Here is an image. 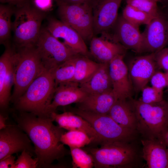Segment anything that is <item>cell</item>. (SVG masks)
I'll list each match as a JSON object with an SVG mask.
<instances>
[{
    "instance_id": "cell-10",
    "label": "cell",
    "mask_w": 168,
    "mask_h": 168,
    "mask_svg": "<svg viewBox=\"0 0 168 168\" xmlns=\"http://www.w3.org/2000/svg\"><path fill=\"white\" fill-rule=\"evenodd\" d=\"M141 34L142 53H155L168 45V22L162 9Z\"/></svg>"
},
{
    "instance_id": "cell-21",
    "label": "cell",
    "mask_w": 168,
    "mask_h": 168,
    "mask_svg": "<svg viewBox=\"0 0 168 168\" xmlns=\"http://www.w3.org/2000/svg\"><path fill=\"white\" fill-rule=\"evenodd\" d=\"M142 157L148 168H167L168 147L157 138H142Z\"/></svg>"
},
{
    "instance_id": "cell-26",
    "label": "cell",
    "mask_w": 168,
    "mask_h": 168,
    "mask_svg": "<svg viewBox=\"0 0 168 168\" xmlns=\"http://www.w3.org/2000/svg\"><path fill=\"white\" fill-rule=\"evenodd\" d=\"M14 10L11 5H0V43L8 45L12 28L11 18Z\"/></svg>"
},
{
    "instance_id": "cell-29",
    "label": "cell",
    "mask_w": 168,
    "mask_h": 168,
    "mask_svg": "<svg viewBox=\"0 0 168 168\" xmlns=\"http://www.w3.org/2000/svg\"><path fill=\"white\" fill-rule=\"evenodd\" d=\"M122 15L128 21L138 27L141 25L148 24L154 17L127 4Z\"/></svg>"
},
{
    "instance_id": "cell-5",
    "label": "cell",
    "mask_w": 168,
    "mask_h": 168,
    "mask_svg": "<svg viewBox=\"0 0 168 168\" xmlns=\"http://www.w3.org/2000/svg\"><path fill=\"white\" fill-rule=\"evenodd\" d=\"M18 49L15 54L14 89L10 98L15 102L46 69L35 46Z\"/></svg>"
},
{
    "instance_id": "cell-24",
    "label": "cell",
    "mask_w": 168,
    "mask_h": 168,
    "mask_svg": "<svg viewBox=\"0 0 168 168\" xmlns=\"http://www.w3.org/2000/svg\"><path fill=\"white\" fill-rule=\"evenodd\" d=\"M131 98L117 100L108 114L123 127L137 131V118Z\"/></svg>"
},
{
    "instance_id": "cell-19",
    "label": "cell",
    "mask_w": 168,
    "mask_h": 168,
    "mask_svg": "<svg viewBox=\"0 0 168 168\" xmlns=\"http://www.w3.org/2000/svg\"><path fill=\"white\" fill-rule=\"evenodd\" d=\"M50 116L61 128L69 130L83 131L92 139L93 143L102 144V141L97 133L91 124L81 116L72 111L58 114L55 111L51 112Z\"/></svg>"
},
{
    "instance_id": "cell-32",
    "label": "cell",
    "mask_w": 168,
    "mask_h": 168,
    "mask_svg": "<svg viewBox=\"0 0 168 168\" xmlns=\"http://www.w3.org/2000/svg\"><path fill=\"white\" fill-rule=\"evenodd\" d=\"M142 95L139 100L146 103H152L160 102L163 98V91L152 86H145L142 89Z\"/></svg>"
},
{
    "instance_id": "cell-15",
    "label": "cell",
    "mask_w": 168,
    "mask_h": 168,
    "mask_svg": "<svg viewBox=\"0 0 168 168\" xmlns=\"http://www.w3.org/2000/svg\"><path fill=\"white\" fill-rule=\"evenodd\" d=\"M90 43L91 54L100 63H109L116 57L125 55L127 49L109 31L100 37L94 36Z\"/></svg>"
},
{
    "instance_id": "cell-44",
    "label": "cell",
    "mask_w": 168,
    "mask_h": 168,
    "mask_svg": "<svg viewBox=\"0 0 168 168\" xmlns=\"http://www.w3.org/2000/svg\"><path fill=\"white\" fill-rule=\"evenodd\" d=\"M167 88H168V85H167Z\"/></svg>"
},
{
    "instance_id": "cell-25",
    "label": "cell",
    "mask_w": 168,
    "mask_h": 168,
    "mask_svg": "<svg viewBox=\"0 0 168 168\" xmlns=\"http://www.w3.org/2000/svg\"><path fill=\"white\" fill-rule=\"evenodd\" d=\"M100 63L90 59L87 56L79 55L75 59V71L72 82L80 84L89 79L97 70Z\"/></svg>"
},
{
    "instance_id": "cell-40",
    "label": "cell",
    "mask_w": 168,
    "mask_h": 168,
    "mask_svg": "<svg viewBox=\"0 0 168 168\" xmlns=\"http://www.w3.org/2000/svg\"><path fill=\"white\" fill-rule=\"evenodd\" d=\"M7 119L6 117H4L2 114L0 115V129H3L6 127V121Z\"/></svg>"
},
{
    "instance_id": "cell-8",
    "label": "cell",
    "mask_w": 168,
    "mask_h": 168,
    "mask_svg": "<svg viewBox=\"0 0 168 168\" xmlns=\"http://www.w3.org/2000/svg\"><path fill=\"white\" fill-rule=\"evenodd\" d=\"M60 20L75 30L85 42L94 36L92 6L93 3L72 4L55 0Z\"/></svg>"
},
{
    "instance_id": "cell-28",
    "label": "cell",
    "mask_w": 168,
    "mask_h": 168,
    "mask_svg": "<svg viewBox=\"0 0 168 168\" xmlns=\"http://www.w3.org/2000/svg\"><path fill=\"white\" fill-rule=\"evenodd\" d=\"M61 142L69 147L81 148L93 143L92 139L85 132L80 131L69 130L61 136Z\"/></svg>"
},
{
    "instance_id": "cell-42",
    "label": "cell",
    "mask_w": 168,
    "mask_h": 168,
    "mask_svg": "<svg viewBox=\"0 0 168 168\" xmlns=\"http://www.w3.org/2000/svg\"><path fill=\"white\" fill-rule=\"evenodd\" d=\"M166 17L168 22V6H165L163 9H162Z\"/></svg>"
},
{
    "instance_id": "cell-23",
    "label": "cell",
    "mask_w": 168,
    "mask_h": 168,
    "mask_svg": "<svg viewBox=\"0 0 168 168\" xmlns=\"http://www.w3.org/2000/svg\"><path fill=\"white\" fill-rule=\"evenodd\" d=\"M79 86L88 95L101 93L112 90L109 63H100L95 72Z\"/></svg>"
},
{
    "instance_id": "cell-9",
    "label": "cell",
    "mask_w": 168,
    "mask_h": 168,
    "mask_svg": "<svg viewBox=\"0 0 168 168\" xmlns=\"http://www.w3.org/2000/svg\"><path fill=\"white\" fill-rule=\"evenodd\" d=\"M35 46L44 68L48 70L79 55L60 41L46 27L41 28Z\"/></svg>"
},
{
    "instance_id": "cell-20",
    "label": "cell",
    "mask_w": 168,
    "mask_h": 168,
    "mask_svg": "<svg viewBox=\"0 0 168 168\" xmlns=\"http://www.w3.org/2000/svg\"><path fill=\"white\" fill-rule=\"evenodd\" d=\"M87 95L77 82H71L60 84L56 88L52 100L47 110V115L49 116L58 106L81 102Z\"/></svg>"
},
{
    "instance_id": "cell-16",
    "label": "cell",
    "mask_w": 168,
    "mask_h": 168,
    "mask_svg": "<svg viewBox=\"0 0 168 168\" xmlns=\"http://www.w3.org/2000/svg\"><path fill=\"white\" fill-rule=\"evenodd\" d=\"M47 29L54 37L63 40L64 43L77 54L87 56L88 51L81 36L74 29L53 17L48 18Z\"/></svg>"
},
{
    "instance_id": "cell-17",
    "label": "cell",
    "mask_w": 168,
    "mask_h": 168,
    "mask_svg": "<svg viewBox=\"0 0 168 168\" xmlns=\"http://www.w3.org/2000/svg\"><path fill=\"white\" fill-rule=\"evenodd\" d=\"M116 40L127 49L142 53V35L139 27L125 20L122 15L110 31Z\"/></svg>"
},
{
    "instance_id": "cell-2",
    "label": "cell",
    "mask_w": 168,
    "mask_h": 168,
    "mask_svg": "<svg viewBox=\"0 0 168 168\" xmlns=\"http://www.w3.org/2000/svg\"><path fill=\"white\" fill-rule=\"evenodd\" d=\"M136 115L137 132L143 138L162 140L168 129V101L163 99L155 103H146L131 98Z\"/></svg>"
},
{
    "instance_id": "cell-30",
    "label": "cell",
    "mask_w": 168,
    "mask_h": 168,
    "mask_svg": "<svg viewBox=\"0 0 168 168\" xmlns=\"http://www.w3.org/2000/svg\"><path fill=\"white\" fill-rule=\"evenodd\" d=\"M70 148L73 168H91L94 167L92 156L86 150L79 147Z\"/></svg>"
},
{
    "instance_id": "cell-7",
    "label": "cell",
    "mask_w": 168,
    "mask_h": 168,
    "mask_svg": "<svg viewBox=\"0 0 168 168\" xmlns=\"http://www.w3.org/2000/svg\"><path fill=\"white\" fill-rule=\"evenodd\" d=\"M72 112L82 117L91 124L100 138L102 145L116 142H132L137 137V131L123 127L108 114H97L77 108L72 110Z\"/></svg>"
},
{
    "instance_id": "cell-36",
    "label": "cell",
    "mask_w": 168,
    "mask_h": 168,
    "mask_svg": "<svg viewBox=\"0 0 168 168\" xmlns=\"http://www.w3.org/2000/svg\"><path fill=\"white\" fill-rule=\"evenodd\" d=\"M53 0H32L33 6L38 10L45 12L51 9Z\"/></svg>"
},
{
    "instance_id": "cell-13",
    "label": "cell",
    "mask_w": 168,
    "mask_h": 168,
    "mask_svg": "<svg viewBox=\"0 0 168 168\" xmlns=\"http://www.w3.org/2000/svg\"><path fill=\"white\" fill-rule=\"evenodd\" d=\"M122 0H96L92 6L94 36L109 31L115 24Z\"/></svg>"
},
{
    "instance_id": "cell-22",
    "label": "cell",
    "mask_w": 168,
    "mask_h": 168,
    "mask_svg": "<svg viewBox=\"0 0 168 168\" xmlns=\"http://www.w3.org/2000/svg\"><path fill=\"white\" fill-rule=\"evenodd\" d=\"M112 90L105 92L88 95L81 102L77 103V109L99 114H108L117 100Z\"/></svg>"
},
{
    "instance_id": "cell-12",
    "label": "cell",
    "mask_w": 168,
    "mask_h": 168,
    "mask_svg": "<svg viewBox=\"0 0 168 168\" xmlns=\"http://www.w3.org/2000/svg\"><path fill=\"white\" fill-rule=\"evenodd\" d=\"M127 67L134 91L136 93L141 91L147 86L158 68L154 53L133 58Z\"/></svg>"
},
{
    "instance_id": "cell-4",
    "label": "cell",
    "mask_w": 168,
    "mask_h": 168,
    "mask_svg": "<svg viewBox=\"0 0 168 168\" xmlns=\"http://www.w3.org/2000/svg\"><path fill=\"white\" fill-rule=\"evenodd\" d=\"M84 149L92 156L95 168H133L139 164L138 151L132 142H116Z\"/></svg>"
},
{
    "instance_id": "cell-37",
    "label": "cell",
    "mask_w": 168,
    "mask_h": 168,
    "mask_svg": "<svg viewBox=\"0 0 168 168\" xmlns=\"http://www.w3.org/2000/svg\"><path fill=\"white\" fill-rule=\"evenodd\" d=\"M15 157L11 155L0 160V168H10L15 163Z\"/></svg>"
},
{
    "instance_id": "cell-31",
    "label": "cell",
    "mask_w": 168,
    "mask_h": 168,
    "mask_svg": "<svg viewBox=\"0 0 168 168\" xmlns=\"http://www.w3.org/2000/svg\"><path fill=\"white\" fill-rule=\"evenodd\" d=\"M127 4L144 12L153 16L157 13L158 0H126Z\"/></svg>"
},
{
    "instance_id": "cell-43",
    "label": "cell",
    "mask_w": 168,
    "mask_h": 168,
    "mask_svg": "<svg viewBox=\"0 0 168 168\" xmlns=\"http://www.w3.org/2000/svg\"><path fill=\"white\" fill-rule=\"evenodd\" d=\"M158 2H160L164 6H168V0H158Z\"/></svg>"
},
{
    "instance_id": "cell-6",
    "label": "cell",
    "mask_w": 168,
    "mask_h": 168,
    "mask_svg": "<svg viewBox=\"0 0 168 168\" xmlns=\"http://www.w3.org/2000/svg\"><path fill=\"white\" fill-rule=\"evenodd\" d=\"M12 23L14 39L18 48L35 46L41 29L45 12L29 3L14 10Z\"/></svg>"
},
{
    "instance_id": "cell-14",
    "label": "cell",
    "mask_w": 168,
    "mask_h": 168,
    "mask_svg": "<svg viewBox=\"0 0 168 168\" xmlns=\"http://www.w3.org/2000/svg\"><path fill=\"white\" fill-rule=\"evenodd\" d=\"M124 55H118L109 63L112 91L117 100L132 98L134 91L127 66L124 61Z\"/></svg>"
},
{
    "instance_id": "cell-27",
    "label": "cell",
    "mask_w": 168,
    "mask_h": 168,
    "mask_svg": "<svg viewBox=\"0 0 168 168\" xmlns=\"http://www.w3.org/2000/svg\"><path fill=\"white\" fill-rule=\"evenodd\" d=\"M76 56L60 64L53 69L56 88L60 84L72 81L75 74Z\"/></svg>"
},
{
    "instance_id": "cell-1",
    "label": "cell",
    "mask_w": 168,
    "mask_h": 168,
    "mask_svg": "<svg viewBox=\"0 0 168 168\" xmlns=\"http://www.w3.org/2000/svg\"><path fill=\"white\" fill-rule=\"evenodd\" d=\"M17 125L34 145L38 166L49 167L68 153L60 141L64 129L54 125L50 116H40L22 111L15 117Z\"/></svg>"
},
{
    "instance_id": "cell-35",
    "label": "cell",
    "mask_w": 168,
    "mask_h": 168,
    "mask_svg": "<svg viewBox=\"0 0 168 168\" xmlns=\"http://www.w3.org/2000/svg\"><path fill=\"white\" fill-rule=\"evenodd\" d=\"M155 59L158 68L168 73V45L155 53Z\"/></svg>"
},
{
    "instance_id": "cell-11",
    "label": "cell",
    "mask_w": 168,
    "mask_h": 168,
    "mask_svg": "<svg viewBox=\"0 0 168 168\" xmlns=\"http://www.w3.org/2000/svg\"><path fill=\"white\" fill-rule=\"evenodd\" d=\"M17 125H7L0 131V160L13 154L26 150L35 155L31 140Z\"/></svg>"
},
{
    "instance_id": "cell-18",
    "label": "cell",
    "mask_w": 168,
    "mask_h": 168,
    "mask_svg": "<svg viewBox=\"0 0 168 168\" xmlns=\"http://www.w3.org/2000/svg\"><path fill=\"white\" fill-rule=\"evenodd\" d=\"M15 51L7 46L0 58V106L6 107L10 100L11 91L14 80Z\"/></svg>"
},
{
    "instance_id": "cell-34",
    "label": "cell",
    "mask_w": 168,
    "mask_h": 168,
    "mask_svg": "<svg viewBox=\"0 0 168 168\" xmlns=\"http://www.w3.org/2000/svg\"><path fill=\"white\" fill-rule=\"evenodd\" d=\"M150 81L152 86L163 91L167 86L168 73L157 70L152 76Z\"/></svg>"
},
{
    "instance_id": "cell-39",
    "label": "cell",
    "mask_w": 168,
    "mask_h": 168,
    "mask_svg": "<svg viewBox=\"0 0 168 168\" xmlns=\"http://www.w3.org/2000/svg\"><path fill=\"white\" fill-rule=\"evenodd\" d=\"M62 1L69 3L77 4L85 3H93L96 0H62Z\"/></svg>"
},
{
    "instance_id": "cell-45",
    "label": "cell",
    "mask_w": 168,
    "mask_h": 168,
    "mask_svg": "<svg viewBox=\"0 0 168 168\" xmlns=\"http://www.w3.org/2000/svg\"><path fill=\"white\" fill-rule=\"evenodd\" d=\"M167 168H168V167H167Z\"/></svg>"
},
{
    "instance_id": "cell-3",
    "label": "cell",
    "mask_w": 168,
    "mask_h": 168,
    "mask_svg": "<svg viewBox=\"0 0 168 168\" xmlns=\"http://www.w3.org/2000/svg\"><path fill=\"white\" fill-rule=\"evenodd\" d=\"M54 69H45L30 84L16 102L18 109L38 116H49L47 114V110L56 89Z\"/></svg>"
},
{
    "instance_id": "cell-38",
    "label": "cell",
    "mask_w": 168,
    "mask_h": 168,
    "mask_svg": "<svg viewBox=\"0 0 168 168\" xmlns=\"http://www.w3.org/2000/svg\"><path fill=\"white\" fill-rule=\"evenodd\" d=\"M2 3H8L10 5H14L16 7H21L29 2V0H0Z\"/></svg>"
},
{
    "instance_id": "cell-41",
    "label": "cell",
    "mask_w": 168,
    "mask_h": 168,
    "mask_svg": "<svg viewBox=\"0 0 168 168\" xmlns=\"http://www.w3.org/2000/svg\"><path fill=\"white\" fill-rule=\"evenodd\" d=\"M162 141L168 147V129L163 134L162 138Z\"/></svg>"
},
{
    "instance_id": "cell-33",
    "label": "cell",
    "mask_w": 168,
    "mask_h": 168,
    "mask_svg": "<svg viewBox=\"0 0 168 168\" xmlns=\"http://www.w3.org/2000/svg\"><path fill=\"white\" fill-rule=\"evenodd\" d=\"M38 166L37 158H33L29 152L24 150L10 168H35Z\"/></svg>"
}]
</instances>
